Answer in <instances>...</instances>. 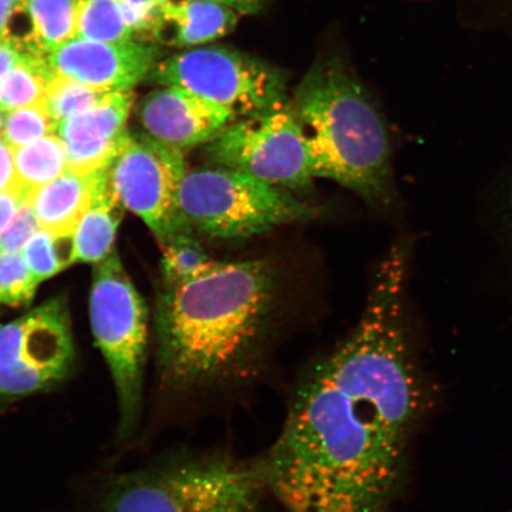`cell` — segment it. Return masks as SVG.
Returning <instances> with one entry per match:
<instances>
[{
	"label": "cell",
	"instance_id": "6da1fadb",
	"mask_svg": "<svg viewBox=\"0 0 512 512\" xmlns=\"http://www.w3.org/2000/svg\"><path fill=\"white\" fill-rule=\"evenodd\" d=\"M406 246L390 249L360 320L305 371L262 459L286 512H394L422 392L403 312Z\"/></svg>",
	"mask_w": 512,
	"mask_h": 512
},
{
	"label": "cell",
	"instance_id": "7a4b0ae2",
	"mask_svg": "<svg viewBox=\"0 0 512 512\" xmlns=\"http://www.w3.org/2000/svg\"><path fill=\"white\" fill-rule=\"evenodd\" d=\"M274 302V272L264 260L216 261L195 278L162 286L156 311L160 384L190 398L251 381L268 354Z\"/></svg>",
	"mask_w": 512,
	"mask_h": 512
},
{
	"label": "cell",
	"instance_id": "3957f363",
	"mask_svg": "<svg viewBox=\"0 0 512 512\" xmlns=\"http://www.w3.org/2000/svg\"><path fill=\"white\" fill-rule=\"evenodd\" d=\"M291 104L313 177L342 185L370 206L393 207L388 127L356 75L339 60L320 62L299 82Z\"/></svg>",
	"mask_w": 512,
	"mask_h": 512
},
{
	"label": "cell",
	"instance_id": "277c9868",
	"mask_svg": "<svg viewBox=\"0 0 512 512\" xmlns=\"http://www.w3.org/2000/svg\"><path fill=\"white\" fill-rule=\"evenodd\" d=\"M267 490L262 460L181 454L114 480L105 512H229L258 508Z\"/></svg>",
	"mask_w": 512,
	"mask_h": 512
},
{
	"label": "cell",
	"instance_id": "5b68a950",
	"mask_svg": "<svg viewBox=\"0 0 512 512\" xmlns=\"http://www.w3.org/2000/svg\"><path fill=\"white\" fill-rule=\"evenodd\" d=\"M178 207L190 232L224 240L251 238L318 215V208L291 191L213 165L187 171Z\"/></svg>",
	"mask_w": 512,
	"mask_h": 512
},
{
	"label": "cell",
	"instance_id": "8992f818",
	"mask_svg": "<svg viewBox=\"0 0 512 512\" xmlns=\"http://www.w3.org/2000/svg\"><path fill=\"white\" fill-rule=\"evenodd\" d=\"M96 347L111 371L120 413L121 439L131 437L142 412L149 312L118 255L96 267L89 303Z\"/></svg>",
	"mask_w": 512,
	"mask_h": 512
},
{
	"label": "cell",
	"instance_id": "52a82bcc",
	"mask_svg": "<svg viewBox=\"0 0 512 512\" xmlns=\"http://www.w3.org/2000/svg\"><path fill=\"white\" fill-rule=\"evenodd\" d=\"M149 80L159 86L188 89L238 119L290 100L283 70L243 51L223 47L191 48L162 59Z\"/></svg>",
	"mask_w": 512,
	"mask_h": 512
},
{
	"label": "cell",
	"instance_id": "ba28073f",
	"mask_svg": "<svg viewBox=\"0 0 512 512\" xmlns=\"http://www.w3.org/2000/svg\"><path fill=\"white\" fill-rule=\"evenodd\" d=\"M209 165L221 166L287 191H305L313 177L302 128L291 99L236 119L204 146Z\"/></svg>",
	"mask_w": 512,
	"mask_h": 512
},
{
	"label": "cell",
	"instance_id": "9c48e42d",
	"mask_svg": "<svg viewBox=\"0 0 512 512\" xmlns=\"http://www.w3.org/2000/svg\"><path fill=\"white\" fill-rule=\"evenodd\" d=\"M189 170L184 152L144 136L128 133L105 166L108 181L123 207L150 228L160 245L190 233L178 207V191Z\"/></svg>",
	"mask_w": 512,
	"mask_h": 512
},
{
	"label": "cell",
	"instance_id": "30bf717a",
	"mask_svg": "<svg viewBox=\"0 0 512 512\" xmlns=\"http://www.w3.org/2000/svg\"><path fill=\"white\" fill-rule=\"evenodd\" d=\"M75 345L62 299L49 300L0 326V399L55 387L72 374Z\"/></svg>",
	"mask_w": 512,
	"mask_h": 512
},
{
	"label": "cell",
	"instance_id": "8fae6325",
	"mask_svg": "<svg viewBox=\"0 0 512 512\" xmlns=\"http://www.w3.org/2000/svg\"><path fill=\"white\" fill-rule=\"evenodd\" d=\"M51 73L99 89L133 91L162 60L156 44L134 40L120 42L89 41L75 37L44 56Z\"/></svg>",
	"mask_w": 512,
	"mask_h": 512
},
{
	"label": "cell",
	"instance_id": "7c38bea8",
	"mask_svg": "<svg viewBox=\"0 0 512 512\" xmlns=\"http://www.w3.org/2000/svg\"><path fill=\"white\" fill-rule=\"evenodd\" d=\"M137 118L144 136L184 153L206 146L238 119L215 102L174 86L147 94Z\"/></svg>",
	"mask_w": 512,
	"mask_h": 512
},
{
	"label": "cell",
	"instance_id": "4fadbf2b",
	"mask_svg": "<svg viewBox=\"0 0 512 512\" xmlns=\"http://www.w3.org/2000/svg\"><path fill=\"white\" fill-rule=\"evenodd\" d=\"M133 91L107 93L88 110L63 120L56 131L66 147L67 169L81 176L105 168L128 136Z\"/></svg>",
	"mask_w": 512,
	"mask_h": 512
},
{
	"label": "cell",
	"instance_id": "5bb4252c",
	"mask_svg": "<svg viewBox=\"0 0 512 512\" xmlns=\"http://www.w3.org/2000/svg\"><path fill=\"white\" fill-rule=\"evenodd\" d=\"M239 14L207 0H177L166 5L151 36L164 46L197 48L232 32Z\"/></svg>",
	"mask_w": 512,
	"mask_h": 512
},
{
	"label": "cell",
	"instance_id": "9a60e30c",
	"mask_svg": "<svg viewBox=\"0 0 512 512\" xmlns=\"http://www.w3.org/2000/svg\"><path fill=\"white\" fill-rule=\"evenodd\" d=\"M36 215L38 226L51 234H74L91 208L92 189L88 176L66 170L25 197Z\"/></svg>",
	"mask_w": 512,
	"mask_h": 512
},
{
	"label": "cell",
	"instance_id": "2e32d148",
	"mask_svg": "<svg viewBox=\"0 0 512 512\" xmlns=\"http://www.w3.org/2000/svg\"><path fill=\"white\" fill-rule=\"evenodd\" d=\"M92 204L74 232L76 255L83 262H98L112 253L125 208L108 181L105 168L88 175Z\"/></svg>",
	"mask_w": 512,
	"mask_h": 512
},
{
	"label": "cell",
	"instance_id": "e0dca14e",
	"mask_svg": "<svg viewBox=\"0 0 512 512\" xmlns=\"http://www.w3.org/2000/svg\"><path fill=\"white\" fill-rule=\"evenodd\" d=\"M80 0H23L30 21L24 38L36 54L46 56L78 36Z\"/></svg>",
	"mask_w": 512,
	"mask_h": 512
},
{
	"label": "cell",
	"instance_id": "ac0fdd59",
	"mask_svg": "<svg viewBox=\"0 0 512 512\" xmlns=\"http://www.w3.org/2000/svg\"><path fill=\"white\" fill-rule=\"evenodd\" d=\"M66 168V147L59 136L42 137L15 150L17 182L25 196L54 181Z\"/></svg>",
	"mask_w": 512,
	"mask_h": 512
},
{
	"label": "cell",
	"instance_id": "d6986e66",
	"mask_svg": "<svg viewBox=\"0 0 512 512\" xmlns=\"http://www.w3.org/2000/svg\"><path fill=\"white\" fill-rule=\"evenodd\" d=\"M51 76L44 56L29 54L0 81V111L6 113L46 101Z\"/></svg>",
	"mask_w": 512,
	"mask_h": 512
},
{
	"label": "cell",
	"instance_id": "ffe728a7",
	"mask_svg": "<svg viewBox=\"0 0 512 512\" xmlns=\"http://www.w3.org/2000/svg\"><path fill=\"white\" fill-rule=\"evenodd\" d=\"M22 256L40 284L78 260L74 234L55 235L40 228L25 243Z\"/></svg>",
	"mask_w": 512,
	"mask_h": 512
},
{
	"label": "cell",
	"instance_id": "44dd1931",
	"mask_svg": "<svg viewBox=\"0 0 512 512\" xmlns=\"http://www.w3.org/2000/svg\"><path fill=\"white\" fill-rule=\"evenodd\" d=\"M119 0H80L78 36L89 41L120 42L134 40Z\"/></svg>",
	"mask_w": 512,
	"mask_h": 512
},
{
	"label": "cell",
	"instance_id": "7402d4cb",
	"mask_svg": "<svg viewBox=\"0 0 512 512\" xmlns=\"http://www.w3.org/2000/svg\"><path fill=\"white\" fill-rule=\"evenodd\" d=\"M162 251V286L184 283L208 271L216 262L190 233L163 243Z\"/></svg>",
	"mask_w": 512,
	"mask_h": 512
},
{
	"label": "cell",
	"instance_id": "603a6c76",
	"mask_svg": "<svg viewBox=\"0 0 512 512\" xmlns=\"http://www.w3.org/2000/svg\"><path fill=\"white\" fill-rule=\"evenodd\" d=\"M106 94L81 82L53 74L48 82L46 102L57 128L63 120L98 104Z\"/></svg>",
	"mask_w": 512,
	"mask_h": 512
},
{
	"label": "cell",
	"instance_id": "cb8c5ba5",
	"mask_svg": "<svg viewBox=\"0 0 512 512\" xmlns=\"http://www.w3.org/2000/svg\"><path fill=\"white\" fill-rule=\"evenodd\" d=\"M55 131L47 102L42 101L8 112L2 134L5 142L16 150Z\"/></svg>",
	"mask_w": 512,
	"mask_h": 512
},
{
	"label": "cell",
	"instance_id": "d4e9b609",
	"mask_svg": "<svg viewBox=\"0 0 512 512\" xmlns=\"http://www.w3.org/2000/svg\"><path fill=\"white\" fill-rule=\"evenodd\" d=\"M37 285L21 254L0 251V304L28 305L35 296Z\"/></svg>",
	"mask_w": 512,
	"mask_h": 512
},
{
	"label": "cell",
	"instance_id": "484cf974",
	"mask_svg": "<svg viewBox=\"0 0 512 512\" xmlns=\"http://www.w3.org/2000/svg\"><path fill=\"white\" fill-rule=\"evenodd\" d=\"M171 0H119L128 27L136 34H152Z\"/></svg>",
	"mask_w": 512,
	"mask_h": 512
},
{
	"label": "cell",
	"instance_id": "4316f807",
	"mask_svg": "<svg viewBox=\"0 0 512 512\" xmlns=\"http://www.w3.org/2000/svg\"><path fill=\"white\" fill-rule=\"evenodd\" d=\"M40 229L34 210L30 203L24 200L14 219L0 234V251L6 253H19L32 234Z\"/></svg>",
	"mask_w": 512,
	"mask_h": 512
},
{
	"label": "cell",
	"instance_id": "83f0119b",
	"mask_svg": "<svg viewBox=\"0 0 512 512\" xmlns=\"http://www.w3.org/2000/svg\"><path fill=\"white\" fill-rule=\"evenodd\" d=\"M31 53H35V51L29 47L24 38L10 35L0 40V81L17 63Z\"/></svg>",
	"mask_w": 512,
	"mask_h": 512
},
{
	"label": "cell",
	"instance_id": "f1b7e54d",
	"mask_svg": "<svg viewBox=\"0 0 512 512\" xmlns=\"http://www.w3.org/2000/svg\"><path fill=\"white\" fill-rule=\"evenodd\" d=\"M16 188L19 185L15 170V150L0 138V191Z\"/></svg>",
	"mask_w": 512,
	"mask_h": 512
},
{
	"label": "cell",
	"instance_id": "f546056e",
	"mask_svg": "<svg viewBox=\"0 0 512 512\" xmlns=\"http://www.w3.org/2000/svg\"><path fill=\"white\" fill-rule=\"evenodd\" d=\"M25 197L27 196L19 188L0 191V234L4 232L8 224L14 219Z\"/></svg>",
	"mask_w": 512,
	"mask_h": 512
},
{
	"label": "cell",
	"instance_id": "4dcf8cb0",
	"mask_svg": "<svg viewBox=\"0 0 512 512\" xmlns=\"http://www.w3.org/2000/svg\"><path fill=\"white\" fill-rule=\"evenodd\" d=\"M23 12V0H0V40L10 36L12 19Z\"/></svg>",
	"mask_w": 512,
	"mask_h": 512
},
{
	"label": "cell",
	"instance_id": "1f68e13d",
	"mask_svg": "<svg viewBox=\"0 0 512 512\" xmlns=\"http://www.w3.org/2000/svg\"><path fill=\"white\" fill-rule=\"evenodd\" d=\"M207 2L226 6L238 12L239 15H255L264 9L267 0H207Z\"/></svg>",
	"mask_w": 512,
	"mask_h": 512
},
{
	"label": "cell",
	"instance_id": "d6a6232c",
	"mask_svg": "<svg viewBox=\"0 0 512 512\" xmlns=\"http://www.w3.org/2000/svg\"><path fill=\"white\" fill-rule=\"evenodd\" d=\"M5 112L0 111V133L3 132L4 124H5Z\"/></svg>",
	"mask_w": 512,
	"mask_h": 512
},
{
	"label": "cell",
	"instance_id": "836d02e7",
	"mask_svg": "<svg viewBox=\"0 0 512 512\" xmlns=\"http://www.w3.org/2000/svg\"><path fill=\"white\" fill-rule=\"evenodd\" d=\"M229 512H258V508L241 509Z\"/></svg>",
	"mask_w": 512,
	"mask_h": 512
}]
</instances>
